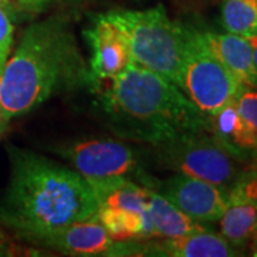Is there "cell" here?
<instances>
[{"instance_id":"4fadbf2b","label":"cell","mask_w":257,"mask_h":257,"mask_svg":"<svg viewBox=\"0 0 257 257\" xmlns=\"http://www.w3.org/2000/svg\"><path fill=\"white\" fill-rule=\"evenodd\" d=\"M239 250L240 248L233 246L223 234L202 230L182 237L163 239L160 243L143 246V254L170 257H233L241 254Z\"/></svg>"},{"instance_id":"277c9868","label":"cell","mask_w":257,"mask_h":257,"mask_svg":"<svg viewBox=\"0 0 257 257\" xmlns=\"http://www.w3.org/2000/svg\"><path fill=\"white\" fill-rule=\"evenodd\" d=\"M107 16L128 39L133 62L177 86L184 52V25L159 5L145 10H111Z\"/></svg>"},{"instance_id":"9c48e42d","label":"cell","mask_w":257,"mask_h":257,"mask_svg":"<svg viewBox=\"0 0 257 257\" xmlns=\"http://www.w3.org/2000/svg\"><path fill=\"white\" fill-rule=\"evenodd\" d=\"M42 247L52 248L69 256H138L143 254V246L135 240L117 241L111 239L97 217L79 221L57 231L40 243Z\"/></svg>"},{"instance_id":"7a4b0ae2","label":"cell","mask_w":257,"mask_h":257,"mask_svg":"<svg viewBox=\"0 0 257 257\" xmlns=\"http://www.w3.org/2000/svg\"><path fill=\"white\" fill-rule=\"evenodd\" d=\"M89 80V67L67 22L52 18L33 23L0 70L3 119L9 123Z\"/></svg>"},{"instance_id":"d6986e66","label":"cell","mask_w":257,"mask_h":257,"mask_svg":"<svg viewBox=\"0 0 257 257\" xmlns=\"http://www.w3.org/2000/svg\"><path fill=\"white\" fill-rule=\"evenodd\" d=\"M13 12L0 5V70L9 57L13 43Z\"/></svg>"},{"instance_id":"8fae6325","label":"cell","mask_w":257,"mask_h":257,"mask_svg":"<svg viewBox=\"0 0 257 257\" xmlns=\"http://www.w3.org/2000/svg\"><path fill=\"white\" fill-rule=\"evenodd\" d=\"M92 50L89 72L92 80H113L133 62L126 33L111 20L107 13L94 19L84 32Z\"/></svg>"},{"instance_id":"ffe728a7","label":"cell","mask_w":257,"mask_h":257,"mask_svg":"<svg viewBox=\"0 0 257 257\" xmlns=\"http://www.w3.org/2000/svg\"><path fill=\"white\" fill-rule=\"evenodd\" d=\"M12 9L22 10V12H37V10L46 8L47 5H52L55 2L63 0H9Z\"/></svg>"},{"instance_id":"cb8c5ba5","label":"cell","mask_w":257,"mask_h":257,"mask_svg":"<svg viewBox=\"0 0 257 257\" xmlns=\"http://www.w3.org/2000/svg\"><path fill=\"white\" fill-rule=\"evenodd\" d=\"M6 124H8V121L3 119V113H2V109H0V135L3 133V130L6 127Z\"/></svg>"},{"instance_id":"52a82bcc","label":"cell","mask_w":257,"mask_h":257,"mask_svg":"<svg viewBox=\"0 0 257 257\" xmlns=\"http://www.w3.org/2000/svg\"><path fill=\"white\" fill-rule=\"evenodd\" d=\"M53 150L89 184L119 177H138L140 183L147 175L140 169L133 149L116 140H83Z\"/></svg>"},{"instance_id":"7402d4cb","label":"cell","mask_w":257,"mask_h":257,"mask_svg":"<svg viewBox=\"0 0 257 257\" xmlns=\"http://www.w3.org/2000/svg\"><path fill=\"white\" fill-rule=\"evenodd\" d=\"M250 45H251V49H253V60H254V64L257 67V36L247 37Z\"/></svg>"},{"instance_id":"8992f818","label":"cell","mask_w":257,"mask_h":257,"mask_svg":"<svg viewBox=\"0 0 257 257\" xmlns=\"http://www.w3.org/2000/svg\"><path fill=\"white\" fill-rule=\"evenodd\" d=\"M177 87L213 119L246 87L203 45L196 26L184 25V52Z\"/></svg>"},{"instance_id":"2e32d148","label":"cell","mask_w":257,"mask_h":257,"mask_svg":"<svg viewBox=\"0 0 257 257\" xmlns=\"http://www.w3.org/2000/svg\"><path fill=\"white\" fill-rule=\"evenodd\" d=\"M97 219L110 234L111 239L117 241L153 237L147 211L140 213L120 207L100 206L97 210Z\"/></svg>"},{"instance_id":"d4e9b609","label":"cell","mask_w":257,"mask_h":257,"mask_svg":"<svg viewBox=\"0 0 257 257\" xmlns=\"http://www.w3.org/2000/svg\"><path fill=\"white\" fill-rule=\"evenodd\" d=\"M0 5H3V6H6V8H9V9H12V6H10L9 0H0ZM12 12H13V9H12Z\"/></svg>"},{"instance_id":"44dd1931","label":"cell","mask_w":257,"mask_h":257,"mask_svg":"<svg viewBox=\"0 0 257 257\" xmlns=\"http://www.w3.org/2000/svg\"><path fill=\"white\" fill-rule=\"evenodd\" d=\"M9 254V244H8V240L5 237L3 231L0 230V257L8 256Z\"/></svg>"},{"instance_id":"6da1fadb","label":"cell","mask_w":257,"mask_h":257,"mask_svg":"<svg viewBox=\"0 0 257 257\" xmlns=\"http://www.w3.org/2000/svg\"><path fill=\"white\" fill-rule=\"evenodd\" d=\"M8 156L10 173L0 199V221L16 239L40 246L74 223L97 217L92 187L74 169L13 145Z\"/></svg>"},{"instance_id":"3957f363","label":"cell","mask_w":257,"mask_h":257,"mask_svg":"<svg viewBox=\"0 0 257 257\" xmlns=\"http://www.w3.org/2000/svg\"><path fill=\"white\" fill-rule=\"evenodd\" d=\"M101 107L117 135L150 146L184 133L211 130V120L175 83L136 62L110 80Z\"/></svg>"},{"instance_id":"7c38bea8","label":"cell","mask_w":257,"mask_h":257,"mask_svg":"<svg viewBox=\"0 0 257 257\" xmlns=\"http://www.w3.org/2000/svg\"><path fill=\"white\" fill-rule=\"evenodd\" d=\"M207 50L220 60L246 87L257 90V67L247 37L234 33H219L210 29L196 28Z\"/></svg>"},{"instance_id":"5b68a950","label":"cell","mask_w":257,"mask_h":257,"mask_svg":"<svg viewBox=\"0 0 257 257\" xmlns=\"http://www.w3.org/2000/svg\"><path fill=\"white\" fill-rule=\"evenodd\" d=\"M152 149L153 159L162 167L227 189L247 165L211 130L184 133Z\"/></svg>"},{"instance_id":"603a6c76","label":"cell","mask_w":257,"mask_h":257,"mask_svg":"<svg viewBox=\"0 0 257 257\" xmlns=\"http://www.w3.org/2000/svg\"><path fill=\"white\" fill-rule=\"evenodd\" d=\"M250 243H251V256L257 257V227L254 229V233L250 239Z\"/></svg>"},{"instance_id":"ba28073f","label":"cell","mask_w":257,"mask_h":257,"mask_svg":"<svg viewBox=\"0 0 257 257\" xmlns=\"http://www.w3.org/2000/svg\"><path fill=\"white\" fill-rule=\"evenodd\" d=\"M140 184L156 190L189 217L203 224L220 220L227 204V187L183 173H175L163 180L146 175Z\"/></svg>"},{"instance_id":"ac0fdd59","label":"cell","mask_w":257,"mask_h":257,"mask_svg":"<svg viewBox=\"0 0 257 257\" xmlns=\"http://www.w3.org/2000/svg\"><path fill=\"white\" fill-rule=\"evenodd\" d=\"M236 106L240 116L253 130L257 138V92L254 89L244 87L239 97L236 99Z\"/></svg>"},{"instance_id":"5bb4252c","label":"cell","mask_w":257,"mask_h":257,"mask_svg":"<svg viewBox=\"0 0 257 257\" xmlns=\"http://www.w3.org/2000/svg\"><path fill=\"white\" fill-rule=\"evenodd\" d=\"M146 189V211L153 237L175 239L190 233L207 230L203 223L189 217L156 190L150 187Z\"/></svg>"},{"instance_id":"9a60e30c","label":"cell","mask_w":257,"mask_h":257,"mask_svg":"<svg viewBox=\"0 0 257 257\" xmlns=\"http://www.w3.org/2000/svg\"><path fill=\"white\" fill-rule=\"evenodd\" d=\"M211 132L244 162L257 157L256 135L240 116L236 100L223 107L211 119Z\"/></svg>"},{"instance_id":"e0dca14e","label":"cell","mask_w":257,"mask_h":257,"mask_svg":"<svg viewBox=\"0 0 257 257\" xmlns=\"http://www.w3.org/2000/svg\"><path fill=\"white\" fill-rule=\"evenodd\" d=\"M221 23L229 33L257 36V0H223Z\"/></svg>"},{"instance_id":"30bf717a","label":"cell","mask_w":257,"mask_h":257,"mask_svg":"<svg viewBox=\"0 0 257 257\" xmlns=\"http://www.w3.org/2000/svg\"><path fill=\"white\" fill-rule=\"evenodd\" d=\"M257 227V157L243 167L229 187L227 204L220 219L221 234L233 246H246Z\"/></svg>"}]
</instances>
